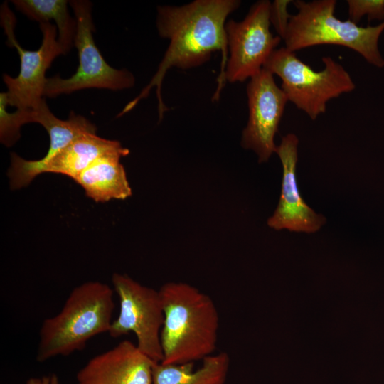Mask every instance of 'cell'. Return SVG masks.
Returning a JSON list of instances; mask_svg holds the SVG:
<instances>
[{
	"mask_svg": "<svg viewBox=\"0 0 384 384\" xmlns=\"http://www.w3.org/2000/svg\"><path fill=\"white\" fill-rule=\"evenodd\" d=\"M6 92L0 94V140L6 146H11L21 137V127L26 124L23 110L9 112Z\"/></svg>",
	"mask_w": 384,
	"mask_h": 384,
	"instance_id": "ac0fdd59",
	"label": "cell"
},
{
	"mask_svg": "<svg viewBox=\"0 0 384 384\" xmlns=\"http://www.w3.org/2000/svg\"><path fill=\"white\" fill-rule=\"evenodd\" d=\"M112 282L119 297V313L112 322L110 336L119 338L133 332L138 348L154 362H161V331L164 313L159 290L119 273L113 274Z\"/></svg>",
	"mask_w": 384,
	"mask_h": 384,
	"instance_id": "52a82bcc",
	"label": "cell"
},
{
	"mask_svg": "<svg viewBox=\"0 0 384 384\" xmlns=\"http://www.w3.org/2000/svg\"><path fill=\"white\" fill-rule=\"evenodd\" d=\"M16 9L30 19L41 23L53 19L58 28V41L66 55L74 45L76 21L71 17L65 0H15Z\"/></svg>",
	"mask_w": 384,
	"mask_h": 384,
	"instance_id": "e0dca14e",
	"label": "cell"
},
{
	"mask_svg": "<svg viewBox=\"0 0 384 384\" xmlns=\"http://www.w3.org/2000/svg\"><path fill=\"white\" fill-rule=\"evenodd\" d=\"M120 154L102 156L74 180L86 196L97 203L112 199L124 200L132 195V188L120 159Z\"/></svg>",
	"mask_w": 384,
	"mask_h": 384,
	"instance_id": "9a60e30c",
	"label": "cell"
},
{
	"mask_svg": "<svg viewBox=\"0 0 384 384\" xmlns=\"http://www.w3.org/2000/svg\"><path fill=\"white\" fill-rule=\"evenodd\" d=\"M298 142L295 134H288L276 148L275 153L283 167L282 191L278 206L267 225L277 230L311 233L318 231L326 220L305 203L299 193L296 177Z\"/></svg>",
	"mask_w": 384,
	"mask_h": 384,
	"instance_id": "8fae6325",
	"label": "cell"
},
{
	"mask_svg": "<svg viewBox=\"0 0 384 384\" xmlns=\"http://www.w3.org/2000/svg\"><path fill=\"white\" fill-rule=\"evenodd\" d=\"M293 4L298 11L292 16L283 39L287 49L296 52L314 46L338 45L353 50L375 67H384L378 48L384 21L363 27L349 19L341 21L334 15L335 0H297Z\"/></svg>",
	"mask_w": 384,
	"mask_h": 384,
	"instance_id": "277c9868",
	"label": "cell"
},
{
	"mask_svg": "<svg viewBox=\"0 0 384 384\" xmlns=\"http://www.w3.org/2000/svg\"><path fill=\"white\" fill-rule=\"evenodd\" d=\"M26 384H59V382L55 375H51L41 378H31Z\"/></svg>",
	"mask_w": 384,
	"mask_h": 384,
	"instance_id": "44dd1931",
	"label": "cell"
},
{
	"mask_svg": "<svg viewBox=\"0 0 384 384\" xmlns=\"http://www.w3.org/2000/svg\"><path fill=\"white\" fill-rule=\"evenodd\" d=\"M349 20L358 23L361 18L367 16L368 21H384V0H348Z\"/></svg>",
	"mask_w": 384,
	"mask_h": 384,
	"instance_id": "d6986e66",
	"label": "cell"
},
{
	"mask_svg": "<svg viewBox=\"0 0 384 384\" xmlns=\"http://www.w3.org/2000/svg\"><path fill=\"white\" fill-rule=\"evenodd\" d=\"M114 308V292L107 284L90 281L75 287L60 311L43 321L37 361L80 351L92 337L109 332Z\"/></svg>",
	"mask_w": 384,
	"mask_h": 384,
	"instance_id": "3957f363",
	"label": "cell"
},
{
	"mask_svg": "<svg viewBox=\"0 0 384 384\" xmlns=\"http://www.w3.org/2000/svg\"><path fill=\"white\" fill-rule=\"evenodd\" d=\"M289 0H275L271 3L270 11V23L272 24L278 36L284 39L292 15L287 11Z\"/></svg>",
	"mask_w": 384,
	"mask_h": 384,
	"instance_id": "ffe728a7",
	"label": "cell"
},
{
	"mask_svg": "<svg viewBox=\"0 0 384 384\" xmlns=\"http://www.w3.org/2000/svg\"><path fill=\"white\" fill-rule=\"evenodd\" d=\"M28 122L38 123L46 129L50 138L49 148L46 154L38 160H26L15 153L11 154L8 176L10 186L14 190L28 186L33 180L34 170L50 160L73 139L84 134H95L97 130L94 124L73 111L67 120L58 119L51 112L44 99L38 107L29 110Z\"/></svg>",
	"mask_w": 384,
	"mask_h": 384,
	"instance_id": "7c38bea8",
	"label": "cell"
},
{
	"mask_svg": "<svg viewBox=\"0 0 384 384\" xmlns=\"http://www.w3.org/2000/svg\"><path fill=\"white\" fill-rule=\"evenodd\" d=\"M114 154L126 156L129 154V150L123 147L118 141L106 139L96 134H84L36 169L33 178L34 179L42 173L50 172L65 175L75 180L97 159Z\"/></svg>",
	"mask_w": 384,
	"mask_h": 384,
	"instance_id": "5bb4252c",
	"label": "cell"
},
{
	"mask_svg": "<svg viewBox=\"0 0 384 384\" xmlns=\"http://www.w3.org/2000/svg\"><path fill=\"white\" fill-rule=\"evenodd\" d=\"M159 292L164 313L161 363L194 362L214 354L219 315L211 297L185 282H167Z\"/></svg>",
	"mask_w": 384,
	"mask_h": 384,
	"instance_id": "7a4b0ae2",
	"label": "cell"
},
{
	"mask_svg": "<svg viewBox=\"0 0 384 384\" xmlns=\"http://www.w3.org/2000/svg\"><path fill=\"white\" fill-rule=\"evenodd\" d=\"M201 366L194 369L193 362L165 364L155 362L153 384H224L230 357L226 352L213 354L202 360Z\"/></svg>",
	"mask_w": 384,
	"mask_h": 384,
	"instance_id": "2e32d148",
	"label": "cell"
},
{
	"mask_svg": "<svg viewBox=\"0 0 384 384\" xmlns=\"http://www.w3.org/2000/svg\"><path fill=\"white\" fill-rule=\"evenodd\" d=\"M154 361L124 340L92 359L77 374L78 384H153Z\"/></svg>",
	"mask_w": 384,
	"mask_h": 384,
	"instance_id": "4fadbf2b",
	"label": "cell"
},
{
	"mask_svg": "<svg viewBox=\"0 0 384 384\" xmlns=\"http://www.w3.org/2000/svg\"><path fill=\"white\" fill-rule=\"evenodd\" d=\"M324 68L316 71L285 47L275 49L263 68L282 80L288 101L311 119L326 112L331 99L353 91L355 84L346 70L329 56L322 58Z\"/></svg>",
	"mask_w": 384,
	"mask_h": 384,
	"instance_id": "5b68a950",
	"label": "cell"
},
{
	"mask_svg": "<svg viewBox=\"0 0 384 384\" xmlns=\"http://www.w3.org/2000/svg\"><path fill=\"white\" fill-rule=\"evenodd\" d=\"M247 95L249 115L241 146L254 151L259 163L266 162L276 151L274 138L288 99L264 68L250 79Z\"/></svg>",
	"mask_w": 384,
	"mask_h": 384,
	"instance_id": "30bf717a",
	"label": "cell"
},
{
	"mask_svg": "<svg viewBox=\"0 0 384 384\" xmlns=\"http://www.w3.org/2000/svg\"><path fill=\"white\" fill-rule=\"evenodd\" d=\"M69 4L77 25L74 46L78 50L79 65L69 78L57 75L47 78L43 96L55 97L87 88L120 90L134 86L133 74L110 66L96 46L92 36V4L85 0H74L69 1Z\"/></svg>",
	"mask_w": 384,
	"mask_h": 384,
	"instance_id": "8992f818",
	"label": "cell"
},
{
	"mask_svg": "<svg viewBox=\"0 0 384 384\" xmlns=\"http://www.w3.org/2000/svg\"><path fill=\"white\" fill-rule=\"evenodd\" d=\"M240 4L238 0H196L181 6H158L157 31L161 38L169 41V46L149 84L125 105L118 117L129 112L156 87L159 118L161 120L168 110L161 97V85L167 70L172 67L185 70L200 66L210 60L213 53L221 51L223 65L215 94L218 97L228 60L225 20Z\"/></svg>",
	"mask_w": 384,
	"mask_h": 384,
	"instance_id": "6da1fadb",
	"label": "cell"
},
{
	"mask_svg": "<svg viewBox=\"0 0 384 384\" xmlns=\"http://www.w3.org/2000/svg\"><path fill=\"white\" fill-rule=\"evenodd\" d=\"M271 3L256 2L241 21L230 20L225 23L228 58L223 80L243 82L258 73L282 38L270 30Z\"/></svg>",
	"mask_w": 384,
	"mask_h": 384,
	"instance_id": "9c48e42d",
	"label": "cell"
},
{
	"mask_svg": "<svg viewBox=\"0 0 384 384\" xmlns=\"http://www.w3.org/2000/svg\"><path fill=\"white\" fill-rule=\"evenodd\" d=\"M1 23L7 36V45L16 48L21 61L16 78L3 75L8 104L17 110L35 109L43 100L46 70L56 57L65 55L58 41L57 27L50 22L41 23L42 43L37 50H28L23 48L15 37L16 18L6 2L1 6Z\"/></svg>",
	"mask_w": 384,
	"mask_h": 384,
	"instance_id": "ba28073f",
	"label": "cell"
}]
</instances>
